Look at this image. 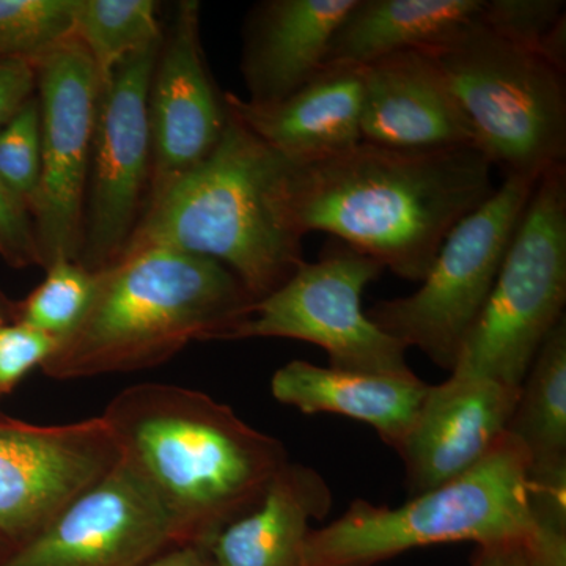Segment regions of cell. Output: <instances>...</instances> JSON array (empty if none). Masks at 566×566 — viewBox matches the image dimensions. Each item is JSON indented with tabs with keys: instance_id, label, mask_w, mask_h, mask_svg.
Segmentation results:
<instances>
[{
	"instance_id": "1",
	"label": "cell",
	"mask_w": 566,
	"mask_h": 566,
	"mask_svg": "<svg viewBox=\"0 0 566 566\" xmlns=\"http://www.w3.org/2000/svg\"><path fill=\"white\" fill-rule=\"evenodd\" d=\"M493 166L476 148L348 150L286 159L283 203L294 232L333 234L406 281L422 282L458 222L493 196Z\"/></svg>"
},
{
	"instance_id": "2",
	"label": "cell",
	"mask_w": 566,
	"mask_h": 566,
	"mask_svg": "<svg viewBox=\"0 0 566 566\" xmlns=\"http://www.w3.org/2000/svg\"><path fill=\"white\" fill-rule=\"evenodd\" d=\"M123 457L151 483L188 545L208 547L259 504L289 463L285 446L199 390L128 387L102 415Z\"/></svg>"
},
{
	"instance_id": "3",
	"label": "cell",
	"mask_w": 566,
	"mask_h": 566,
	"mask_svg": "<svg viewBox=\"0 0 566 566\" xmlns=\"http://www.w3.org/2000/svg\"><path fill=\"white\" fill-rule=\"evenodd\" d=\"M253 303L243 282L207 256L126 252L96 274L87 311L41 370L77 379L156 367L193 340H221Z\"/></svg>"
},
{
	"instance_id": "4",
	"label": "cell",
	"mask_w": 566,
	"mask_h": 566,
	"mask_svg": "<svg viewBox=\"0 0 566 566\" xmlns=\"http://www.w3.org/2000/svg\"><path fill=\"white\" fill-rule=\"evenodd\" d=\"M229 112L218 144L148 199L125 252L174 249L223 264L262 300L305 262L283 203L286 159Z\"/></svg>"
},
{
	"instance_id": "5",
	"label": "cell",
	"mask_w": 566,
	"mask_h": 566,
	"mask_svg": "<svg viewBox=\"0 0 566 566\" xmlns=\"http://www.w3.org/2000/svg\"><path fill=\"white\" fill-rule=\"evenodd\" d=\"M460 542L520 545L531 566H566V532L539 526L527 453L509 433L474 468L397 509L356 499L333 524L312 528L304 566H376L417 547Z\"/></svg>"
},
{
	"instance_id": "6",
	"label": "cell",
	"mask_w": 566,
	"mask_h": 566,
	"mask_svg": "<svg viewBox=\"0 0 566 566\" xmlns=\"http://www.w3.org/2000/svg\"><path fill=\"white\" fill-rule=\"evenodd\" d=\"M463 112L475 148L509 177L538 180L565 164V71L479 22L424 50Z\"/></svg>"
},
{
	"instance_id": "7",
	"label": "cell",
	"mask_w": 566,
	"mask_h": 566,
	"mask_svg": "<svg viewBox=\"0 0 566 566\" xmlns=\"http://www.w3.org/2000/svg\"><path fill=\"white\" fill-rule=\"evenodd\" d=\"M566 166L546 170L506 249L493 290L461 346L453 378L521 387L565 318Z\"/></svg>"
},
{
	"instance_id": "8",
	"label": "cell",
	"mask_w": 566,
	"mask_h": 566,
	"mask_svg": "<svg viewBox=\"0 0 566 566\" xmlns=\"http://www.w3.org/2000/svg\"><path fill=\"white\" fill-rule=\"evenodd\" d=\"M536 181L505 178L449 233L419 290L379 301L367 312L368 318L406 348H417L452 371L465 335L493 290Z\"/></svg>"
},
{
	"instance_id": "9",
	"label": "cell",
	"mask_w": 566,
	"mask_h": 566,
	"mask_svg": "<svg viewBox=\"0 0 566 566\" xmlns=\"http://www.w3.org/2000/svg\"><path fill=\"white\" fill-rule=\"evenodd\" d=\"M385 268L348 245L316 263L304 262L281 289L255 301L221 340L277 337L319 346L329 368L378 376L416 375L406 346L390 337L363 307L365 289Z\"/></svg>"
},
{
	"instance_id": "10",
	"label": "cell",
	"mask_w": 566,
	"mask_h": 566,
	"mask_svg": "<svg viewBox=\"0 0 566 566\" xmlns=\"http://www.w3.org/2000/svg\"><path fill=\"white\" fill-rule=\"evenodd\" d=\"M41 180L33 211L40 266L80 262L85 189L98 112V71L73 35L35 63Z\"/></svg>"
},
{
	"instance_id": "11",
	"label": "cell",
	"mask_w": 566,
	"mask_h": 566,
	"mask_svg": "<svg viewBox=\"0 0 566 566\" xmlns=\"http://www.w3.org/2000/svg\"><path fill=\"white\" fill-rule=\"evenodd\" d=\"M161 46L163 41L123 62L99 93L77 262L93 274L120 259L140 221L142 193L151 174L148 93Z\"/></svg>"
},
{
	"instance_id": "12",
	"label": "cell",
	"mask_w": 566,
	"mask_h": 566,
	"mask_svg": "<svg viewBox=\"0 0 566 566\" xmlns=\"http://www.w3.org/2000/svg\"><path fill=\"white\" fill-rule=\"evenodd\" d=\"M188 545L151 483L123 457L0 566H142Z\"/></svg>"
},
{
	"instance_id": "13",
	"label": "cell",
	"mask_w": 566,
	"mask_h": 566,
	"mask_svg": "<svg viewBox=\"0 0 566 566\" xmlns=\"http://www.w3.org/2000/svg\"><path fill=\"white\" fill-rule=\"evenodd\" d=\"M120 460L102 416L39 427L0 412V535L29 542Z\"/></svg>"
},
{
	"instance_id": "14",
	"label": "cell",
	"mask_w": 566,
	"mask_h": 566,
	"mask_svg": "<svg viewBox=\"0 0 566 566\" xmlns=\"http://www.w3.org/2000/svg\"><path fill=\"white\" fill-rule=\"evenodd\" d=\"M199 2L177 9L167 41L163 40L150 93L148 122L151 174L148 199L203 161L226 126V99L216 91L200 46Z\"/></svg>"
},
{
	"instance_id": "15",
	"label": "cell",
	"mask_w": 566,
	"mask_h": 566,
	"mask_svg": "<svg viewBox=\"0 0 566 566\" xmlns=\"http://www.w3.org/2000/svg\"><path fill=\"white\" fill-rule=\"evenodd\" d=\"M521 387L450 376L431 386L415 423L395 449L416 497L474 468L504 438Z\"/></svg>"
},
{
	"instance_id": "16",
	"label": "cell",
	"mask_w": 566,
	"mask_h": 566,
	"mask_svg": "<svg viewBox=\"0 0 566 566\" xmlns=\"http://www.w3.org/2000/svg\"><path fill=\"white\" fill-rule=\"evenodd\" d=\"M359 71L363 142L409 151L475 148L463 112L427 51L398 52Z\"/></svg>"
},
{
	"instance_id": "17",
	"label": "cell",
	"mask_w": 566,
	"mask_h": 566,
	"mask_svg": "<svg viewBox=\"0 0 566 566\" xmlns=\"http://www.w3.org/2000/svg\"><path fill=\"white\" fill-rule=\"evenodd\" d=\"M223 99L237 120L289 161H311L363 142L359 69H323L275 103L255 104L233 93H226Z\"/></svg>"
},
{
	"instance_id": "18",
	"label": "cell",
	"mask_w": 566,
	"mask_h": 566,
	"mask_svg": "<svg viewBox=\"0 0 566 566\" xmlns=\"http://www.w3.org/2000/svg\"><path fill=\"white\" fill-rule=\"evenodd\" d=\"M356 0H270L245 29L243 70L248 102L275 103L324 69L335 29Z\"/></svg>"
},
{
	"instance_id": "19",
	"label": "cell",
	"mask_w": 566,
	"mask_h": 566,
	"mask_svg": "<svg viewBox=\"0 0 566 566\" xmlns=\"http://www.w3.org/2000/svg\"><path fill=\"white\" fill-rule=\"evenodd\" d=\"M333 502L319 472L289 461L259 504L223 527L208 549L219 566H304L311 523L329 515Z\"/></svg>"
},
{
	"instance_id": "20",
	"label": "cell",
	"mask_w": 566,
	"mask_h": 566,
	"mask_svg": "<svg viewBox=\"0 0 566 566\" xmlns=\"http://www.w3.org/2000/svg\"><path fill=\"white\" fill-rule=\"evenodd\" d=\"M430 385L417 375L349 374L292 360L275 371L271 392L279 403L303 415H338L374 428L397 449L415 423Z\"/></svg>"
},
{
	"instance_id": "21",
	"label": "cell",
	"mask_w": 566,
	"mask_h": 566,
	"mask_svg": "<svg viewBox=\"0 0 566 566\" xmlns=\"http://www.w3.org/2000/svg\"><path fill=\"white\" fill-rule=\"evenodd\" d=\"M483 0H356L335 29L324 69H360L398 52L431 50L479 20Z\"/></svg>"
},
{
	"instance_id": "22",
	"label": "cell",
	"mask_w": 566,
	"mask_h": 566,
	"mask_svg": "<svg viewBox=\"0 0 566 566\" xmlns=\"http://www.w3.org/2000/svg\"><path fill=\"white\" fill-rule=\"evenodd\" d=\"M526 450L531 474L566 472V319L539 346L506 424Z\"/></svg>"
},
{
	"instance_id": "23",
	"label": "cell",
	"mask_w": 566,
	"mask_h": 566,
	"mask_svg": "<svg viewBox=\"0 0 566 566\" xmlns=\"http://www.w3.org/2000/svg\"><path fill=\"white\" fill-rule=\"evenodd\" d=\"M153 0H76L73 36L88 52L102 88L133 55L161 43Z\"/></svg>"
},
{
	"instance_id": "24",
	"label": "cell",
	"mask_w": 566,
	"mask_h": 566,
	"mask_svg": "<svg viewBox=\"0 0 566 566\" xmlns=\"http://www.w3.org/2000/svg\"><path fill=\"white\" fill-rule=\"evenodd\" d=\"M76 0H0V61L35 65L73 35Z\"/></svg>"
},
{
	"instance_id": "25",
	"label": "cell",
	"mask_w": 566,
	"mask_h": 566,
	"mask_svg": "<svg viewBox=\"0 0 566 566\" xmlns=\"http://www.w3.org/2000/svg\"><path fill=\"white\" fill-rule=\"evenodd\" d=\"M24 301L17 303V323L62 340L77 326L95 290L96 274L77 262H57Z\"/></svg>"
},
{
	"instance_id": "26",
	"label": "cell",
	"mask_w": 566,
	"mask_h": 566,
	"mask_svg": "<svg viewBox=\"0 0 566 566\" xmlns=\"http://www.w3.org/2000/svg\"><path fill=\"white\" fill-rule=\"evenodd\" d=\"M41 180L39 98L32 96L0 128V181L33 214Z\"/></svg>"
},
{
	"instance_id": "27",
	"label": "cell",
	"mask_w": 566,
	"mask_h": 566,
	"mask_svg": "<svg viewBox=\"0 0 566 566\" xmlns=\"http://www.w3.org/2000/svg\"><path fill=\"white\" fill-rule=\"evenodd\" d=\"M483 29L516 46L543 55L546 41L565 22L564 0H483L476 20ZM545 57V55H543Z\"/></svg>"
},
{
	"instance_id": "28",
	"label": "cell",
	"mask_w": 566,
	"mask_h": 566,
	"mask_svg": "<svg viewBox=\"0 0 566 566\" xmlns=\"http://www.w3.org/2000/svg\"><path fill=\"white\" fill-rule=\"evenodd\" d=\"M57 344V338L24 323L0 327V397L10 394L33 368L41 367Z\"/></svg>"
},
{
	"instance_id": "29",
	"label": "cell",
	"mask_w": 566,
	"mask_h": 566,
	"mask_svg": "<svg viewBox=\"0 0 566 566\" xmlns=\"http://www.w3.org/2000/svg\"><path fill=\"white\" fill-rule=\"evenodd\" d=\"M0 256L17 270L40 264L31 212L11 196L2 181H0Z\"/></svg>"
},
{
	"instance_id": "30",
	"label": "cell",
	"mask_w": 566,
	"mask_h": 566,
	"mask_svg": "<svg viewBox=\"0 0 566 566\" xmlns=\"http://www.w3.org/2000/svg\"><path fill=\"white\" fill-rule=\"evenodd\" d=\"M36 91L33 63L0 61V128L24 106Z\"/></svg>"
},
{
	"instance_id": "31",
	"label": "cell",
	"mask_w": 566,
	"mask_h": 566,
	"mask_svg": "<svg viewBox=\"0 0 566 566\" xmlns=\"http://www.w3.org/2000/svg\"><path fill=\"white\" fill-rule=\"evenodd\" d=\"M142 566H219L210 549L199 545L172 547Z\"/></svg>"
},
{
	"instance_id": "32",
	"label": "cell",
	"mask_w": 566,
	"mask_h": 566,
	"mask_svg": "<svg viewBox=\"0 0 566 566\" xmlns=\"http://www.w3.org/2000/svg\"><path fill=\"white\" fill-rule=\"evenodd\" d=\"M471 566H531L526 549L520 545L479 546Z\"/></svg>"
},
{
	"instance_id": "33",
	"label": "cell",
	"mask_w": 566,
	"mask_h": 566,
	"mask_svg": "<svg viewBox=\"0 0 566 566\" xmlns=\"http://www.w3.org/2000/svg\"><path fill=\"white\" fill-rule=\"evenodd\" d=\"M10 323H17V303L0 292V327Z\"/></svg>"
},
{
	"instance_id": "34",
	"label": "cell",
	"mask_w": 566,
	"mask_h": 566,
	"mask_svg": "<svg viewBox=\"0 0 566 566\" xmlns=\"http://www.w3.org/2000/svg\"><path fill=\"white\" fill-rule=\"evenodd\" d=\"M14 549V546L11 545L9 539L3 538L2 535H0V564H2L3 560H6L7 556L11 553V551Z\"/></svg>"
}]
</instances>
